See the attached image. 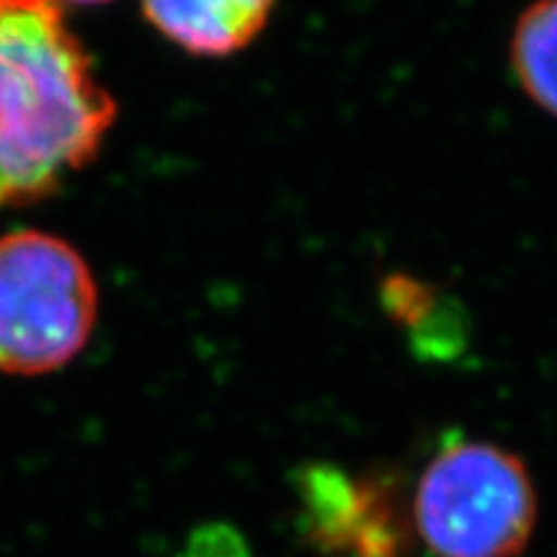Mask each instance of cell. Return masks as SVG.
Here are the masks:
<instances>
[{
	"label": "cell",
	"mask_w": 557,
	"mask_h": 557,
	"mask_svg": "<svg viewBox=\"0 0 557 557\" xmlns=\"http://www.w3.org/2000/svg\"><path fill=\"white\" fill-rule=\"evenodd\" d=\"M413 527L434 557H519L537 527L532 472L498 444L451 438L418 478Z\"/></svg>",
	"instance_id": "7a4b0ae2"
},
{
	"label": "cell",
	"mask_w": 557,
	"mask_h": 557,
	"mask_svg": "<svg viewBox=\"0 0 557 557\" xmlns=\"http://www.w3.org/2000/svg\"><path fill=\"white\" fill-rule=\"evenodd\" d=\"M511 67L524 94L557 120V0H534L511 37Z\"/></svg>",
	"instance_id": "5b68a950"
},
{
	"label": "cell",
	"mask_w": 557,
	"mask_h": 557,
	"mask_svg": "<svg viewBox=\"0 0 557 557\" xmlns=\"http://www.w3.org/2000/svg\"><path fill=\"white\" fill-rule=\"evenodd\" d=\"M165 39L199 58H227L267 29L274 0H143Z\"/></svg>",
	"instance_id": "277c9868"
},
{
	"label": "cell",
	"mask_w": 557,
	"mask_h": 557,
	"mask_svg": "<svg viewBox=\"0 0 557 557\" xmlns=\"http://www.w3.org/2000/svg\"><path fill=\"white\" fill-rule=\"evenodd\" d=\"M114 116L58 0H0V207L58 191L96 158Z\"/></svg>",
	"instance_id": "6da1fadb"
},
{
	"label": "cell",
	"mask_w": 557,
	"mask_h": 557,
	"mask_svg": "<svg viewBox=\"0 0 557 557\" xmlns=\"http://www.w3.org/2000/svg\"><path fill=\"white\" fill-rule=\"evenodd\" d=\"M60 3V0H58ZM65 3H75V5H96V3H109V0H65Z\"/></svg>",
	"instance_id": "52a82bcc"
},
{
	"label": "cell",
	"mask_w": 557,
	"mask_h": 557,
	"mask_svg": "<svg viewBox=\"0 0 557 557\" xmlns=\"http://www.w3.org/2000/svg\"><path fill=\"white\" fill-rule=\"evenodd\" d=\"M99 287L70 243L39 230L0 235V372L34 377L88 344Z\"/></svg>",
	"instance_id": "3957f363"
},
{
	"label": "cell",
	"mask_w": 557,
	"mask_h": 557,
	"mask_svg": "<svg viewBox=\"0 0 557 557\" xmlns=\"http://www.w3.org/2000/svg\"><path fill=\"white\" fill-rule=\"evenodd\" d=\"M382 308L395 323L416 333V341L429 331L434 320L442 318L444 302L431 284L408 274H389L380 284Z\"/></svg>",
	"instance_id": "8992f818"
}]
</instances>
